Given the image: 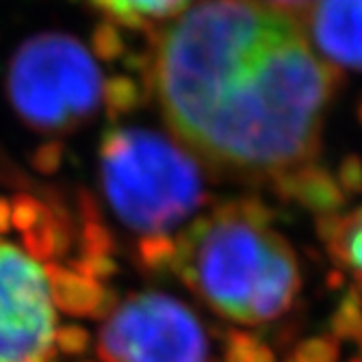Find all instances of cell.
<instances>
[{"label": "cell", "mask_w": 362, "mask_h": 362, "mask_svg": "<svg viewBox=\"0 0 362 362\" xmlns=\"http://www.w3.org/2000/svg\"><path fill=\"white\" fill-rule=\"evenodd\" d=\"M178 141L219 170L272 176L313 165L339 74L288 11L197 0L160 30L150 65Z\"/></svg>", "instance_id": "cell-1"}, {"label": "cell", "mask_w": 362, "mask_h": 362, "mask_svg": "<svg viewBox=\"0 0 362 362\" xmlns=\"http://www.w3.org/2000/svg\"><path fill=\"white\" fill-rule=\"evenodd\" d=\"M258 200L230 202L195 219L174 241V274L223 317L260 323L282 315L300 288L291 245Z\"/></svg>", "instance_id": "cell-2"}, {"label": "cell", "mask_w": 362, "mask_h": 362, "mask_svg": "<svg viewBox=\"0 0 362 362\" xmlns=\"http://www.w3.org/2000/svg\"><path fill=\"white\" fill-rule=\"evenodd\" d=\"M100 178L113 213L146 237H168L206 200L195 156L146 128L109 130Z\"/></svg>", "instance_id": "cell-3"}, {"label": "cell", "mask_w": 362, "mask_h": 362, "mask_svg": "<svg viewBox=\"0 0 362 362\" xmlns=\"http://www.w3.org/2000/svg\"><path fill=\"white\" fill-rule=\"evenodd\" d=\"M9 95L26 124L42 133H63L95 113L103 98V74L78 40L42 33L16 52Z\"/></svg>", "instance_id": "cell-4"}, {"label": "cell", "mask_w": 362, "mask_h": 362, "mask_svg": "<svg viewBox=\"0 0 362 362\" xmlns=\"http://www.w3.org/2000/svg\"><path fill=\"white\" fill-rule=\"evenodd\" d=\"M105 362H206L197 317L165 293H141L115 308L100 332Z\"/></svg>", "instance_id": "cell-5"}, {"label": "cell", "mask_w": 362, "mask_h": 362, "mask_svg": "<svg viewBox=\"0 0 362 362\" xmlns=\"http://www.w3.org/2000/svg\"><path fill=\"white\" fill-rule=\"evenodd\" d=\"M54 310L46 269L0 243V362H50Z\"/></svg>", "instance_id": "cell-6"}, {"label": "cell", "mask_w": 362, "mask_h": 362, "mask_svg": "<svg viewBox=\"0 0 362 362\" xmlns=\"http://www.w3.org/2000/svg\"><path fill=\"white\" fill-rule=\"evenodd\" d=\"M306 22L325 63L362 70V0H315Z\"/></svg>", "instance_id": "cell-7"}, {"label": "cell", "mask_w": 362, "mask_h": 362, "mask_svg": "<svg viewBox=\"0 0 362 362\" xmlns=\"http://www.w3.org/2000/svg\"><path fill=\"white\" fill-rule=\"evenodd\" d=\"M276 187L282 197L315 211L319 217L337 215V211L345 204L341 185L332 178V174L317 168L315 163L276 178Z\"/></svg>", "instance_id": "cell-8"}, {"label": "cell", "mask_w": 362, "mask_h": 362, "mask_svg": "<svg viewBox=\"0 0 362 362\" xmlns=\"http://www.w3.org/2000/svg\"><path fill=\"white\" fill-rule=\"evenodd\" d=\"M317 235L339 265L354 272L356 286L349 293L362 306V209L349 215H321Z\"/></svg>", "instance_id": "cell-9"}, {"label": "cell", "mask_w": 362, "mask_h": 362, "mask_svg": "<svg viewBox=\"0 0 362 362\" xmlns=\"http://www.w3.org/2000/svg\"><path fill=\"white\" fill-rule=\"evenodd\" d=\"M44 269L48 276L52 304L68 315L91 317V313L103 300L105 286H100L91 278H85L72 269H65L59 265H48Z\"/></svg>", "instance_id": "cell-10"}, {"label": "cell", "mask_w": 362, "mask_h": 362, "mask_svg": "<svg viewBox=\"0 0 362 362\" xmlns=\"http://www.w3.org/2000/svg\"><path fill=\"white\" fill-rule=\"evenodd\" d=\"M109 18L124 26H146L156 20H165L182 13L191 0H91Z\"/></svg>", "instance_id": "cell-11"}, {"label": "cell", "mask_w": 362, "mask_h": 362, "mask_svg": "<svg viewBox=\"0 0 362 362\" xmlns=\"http://www.w3.org/2000/svg\"><path fill=\"white\" fill-rule=\"evenodd\" d=\"M330 337L337 341H351L362 345V306L351 293L339 302L334 315L330 317Z\"/></svg>", "instance_id": "cell-12"}, {"label": "cell", "mask_w": 362, "mask_h": 362, "mask_svg": "<svg viewBox=\"0 0 362 362\" xmlns=\"http://www.w3.org/2000/svg\"><path fill=\"white\" fill-rule=\"evenodd\" d=\"M226 362H276V356L256 337L241 330H230L226 341Z\"/></svg>", "instance_id": "cell-13"}, {"label": "cell", "mask_w": 362, "mask_h": 362, "mask_svg": "<svg viewBox=\"0 0 362 362\" xmlns=\"http://www.w3.org/2000/svg\"><path fill=\"white\" fill-rule=\"evenodd\" d=\"M139 260H141V267L152 274H163L168 269H174L176 243L170 237H146L139 243Z\"/></svg>", "instance_id": "cell-14"}, {"label": "cell", "mask_w": 362, "mask_h": 362, "mask_svg": "<svg viewBox=\"0 0 362 362\" xmlns=\"http://www.w3.org/2000/svg\"><path fill=\"white\" fill-rule=\"evenodd\" d=\"M341 345L334 337H315L298 345L295 360L300 362H337Z\"/></svg>", "instance_id": "cell-15"}, {"label": "cell", "mask_w": 362, "mask_h": 362, "mask_svg": "<svg viewBox=\"0 0 362 362\" xmlns=\"http://www.w3.org/2000/svg\"><path fill=\"white\" fill-rule=\"evenodd\" d=\"M113 250V239L109 235V230L98 223V221H89L85 226L83 233V258L85 256H100V254H111Z\"/></svg>", "instance_id": "cell-16"}, {"label": "cell", "mask_w": 362, "mask_h": 362, "mask_svg": "<svg viewBox=\"0 0 362 362\" xmlns=\"http://www.w3.org/2000/svg\"><path fill=\"white\" fill-rule=\"evenodd\" d=\"M63 354L78 356L87 351L89 347V332L81 325H63L59 330H54V341H52Z\"/></svg>", "instance_id": "cell-17"}, {"label": "cell", "mask_w": 362, "mask_h": 362, "mask_svg": "<svg viewBox=\"0 0 362 362\" xmlns=\"http://www.w3.org/2000/svg\"><path fill=\"white\" fill-rule=\"evenodd\" d=\"M109 105L117 111H128L139 103V89L135 83H130L126 78H117L109 85L107 91Z\"/></svg>", "instance_id": "cell-18"}, {"label": "cell", "mask_w": 362, "mask_h": 362, "mask_svg": "<svg viewBox=\"0 0 362 362\" xmlns=\"http://www.w3.org/2000/svg\"><path fill=\"white\" fill-rule=\"evenodd\" d=\"M42 213H44V209L35 200H30V197H20V200L11 206V223L18 230H22V233H28V230L40 221Z\"/></svg>", "instance_id": "cell-19"}, {"label": "cell", "mask_w": 362, "mask_h": 362, "mask_svg": "<svg viewBox=\"0 0 362 362\" xmlns=\"http://www.w3.org/2000/svg\"><path fill=\"white\" fill-rule=\"evenodd\" d=\"M341 187L349 193L362 191V165L358 158H347L341 170Z\"/></svg>", "instance_id": "cell-20"}, {"label": "cell", "mask_w": 362, "mask_h": 362, "mask_svg": "<svg viewBox=\"0 0 362 362\" xmlns=\"http://www.w3.org/2000/svg\"><path fill=\"white\" fill-rule=\"evenodd\" d=\"M117 306H119L117 293H115L113 288H105L103 300H100V304L95 306V310L91 313V317H93V319H109V317L115 313V308H117Z\"/></svg>", "instance_id": "cell-21"}, {"label": "cell", "mask_w": 362, "mask_h": 362, "mask_svg": "<svg viewBox=\"0 0 362 362\" xmlns=\"http://www.w3.org/2000/svg\"><path fill=\"white\" fill-rule=\"evenodd\" d=\"M260 3H267L272 7H278V9L291 13V11H302V9H306L310 0H260Z\"/></svg>", "instance_id": "cell-22"}, {"label": "cell", "mask_w": 362, "mask_h": 362, "mask_svg": "<svg viewBox=\"0 0 362 362\" xmlns=\"http://www.w3.org/2000/svg\"><path fill=\"white\" fill-rule=\"evenodd\" d=\"M11 226V206L0 197V233H7Z\"/></svg>", "instance_id": "cell-23"}, {"label": "cell", "mask_w": 362, "mask_h": 362, "mask_svg": "<svg viewBox=\"0 0 362 362\" xmlns=\"http://www.w3.org/2000/svg\"><path fill=\"white\" fill-rule=\"evenodd\" d=\"M325 284L330 286L332 291H337V288H341L345 284V276L339 269L337 272H330V274H327V278H325Z\"/></svg>", "instance_id": "cell-24"}, {"label": "cell", "mask_w": 362, "mask_h": 362, "mask_svg": "<svg viewBox=\"0 0 362 362\" xmlns=\"http://www.w3.org/2000/svg\"><path fill=\"white\" fill-rule=\"evenodd\" d=\"M349 362H362V358H354V360H349Z\"/></svg>", "instance_id": "cell-25"}, {"label": "cell", "mask_w": 362, "mask_h": 362, "mask_svg": "<svg viewBox=\"0 0 362 362\" xmlns=\"http://www.w3.org/2000/svg\"><path fill=\"white\" fill-rule=\"evenodd\" d=\"M288 362H300V360H288Z\"/></svg>", "instance_id": "cell-26"}]
</instances>
